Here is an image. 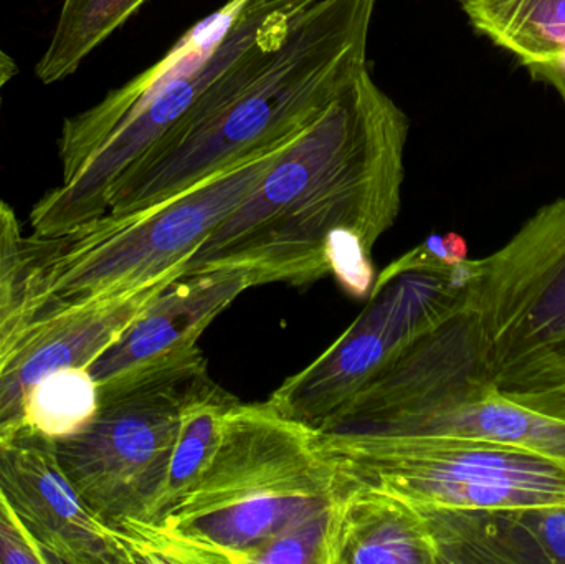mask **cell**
Here are the masks:
<instances>
[{
	"label": "cell",
	"mask_w": 565,
	"mask_h": 564,
	"mask_svg": "<svg viewBox=\"0 0 565 564\" xmlns=\"http://www.w3.org/2000/svg\"><path fill=\"white\" fill-rule=\"evenodd\" d=\"M207 376L201 351L103 394L98 411L82 429L52 440L83 502L96 519L128 539L132 553L136 539L161 517L182 406Z\"/></svg>",
	"instance_id": "obj_7"
},
{
	"label": "cell",
	"mask_w": 565,
	"mask_h": 564,
	"mask_svg": "<svg viewBox=\"0 0 565 564\" xmlns=\"http://www.w3.org/2000/svg\"><path fill=\"white\" fill-rule=\"evenodd\" d=\"M467 258L468 245L465 238L455 232H448L444 235H430L382 272L385 274L407 270L444 272L457 267Z\"/></svg>",
	"instance_id": "obj_23"
},
{
	"label": "cell",
	"mask_w": 565,
	"mask_h": 564,
	"mask_svg": "<svg viewBox=\"0 0 565 564\" xmlns=\"http://www.w3.org/2000/svg\"><path fill=\"white\" fill-rule=\"evenodd\" d=\"M315 0H227L151 68L63 123L62 184L30 212L33 234L65 237L108 212L119 175L252 49Z\"/></svg>",
	"instance_id": "obj_3"
},
{
	"label": "cell",
	"mask_w": 565,
	"mask_h": 564,
	"mask_svg": "<svg viewBox=\"0 0 565 564\" xmlns=\"http://www.w3.org/2000/svg\"><path fill=\"white\" fill-rule=\"evenodd\" d=\"M98 407V386L86 368L60 371L33 391L26 409L25 434H39L52 440L68 436L82 429Z\"/></svg>",
	"instance_id": "obj_20"
},
{
	"label": "cell",
	"mask_w": 565,
	"mask_h": 564,
	"mask_svg": "<svg viewBox=\"0 0 565 564\" xmlns=\"http://www.w3.org/2000/svg\"><path fill=\"white\" fill-rule=\"evenodd\" d=\"M335 496L318 430L268 401L238 403L194 486L136 539V562L252 564L265 543Z\"/></svg>",
	"instance_id": "obj_4"
},
{
	"label": "cell",
	"mask_w": 565,
	"mask_h": 564,
	"mask_svg": "<svg viewBox=\"0 0 565 564\" xmlns=\"http://www.w3.org/2000/svg\"><path fill=\"white\" fill-rule=\"evenodd\" d=\"M468 360L511 403L565 424V198L460 267L447 313Z\"/></svg>",
	"instance_id": "obj_5"
},
{
	"label": "cell",
	"mask_w": 565,
	"mask_h": 564,
	"mask_svg": "<svg viewBox=\"0 0 565 564\" xmlns=\"http://www.w3.org/2000/svg\"><path fill=\"white\" fill-rule=\"evenodd\" d=\"M0 564H46L0 486Z\"/></svg>",
	"instance_id": "obj_24"
},
{
	"label": "cell",
	"mask_w": 565,
	"mask_h": 564,
	"mask_svg": "<svg viewBox=\"0 0 565 564\" xmlns=\"http://www.w3.org/2000/svg\"><path fill=\"white\" fill-rule=\"evenodd\" d=\"M184 270L121 294L63 304L43 318L0 374V446L26 433L33 391L60 371L88 368Z\"/></svg>",
	"instance_id": "obj_12"
},
{
	"label": "cell",
	"mask_w": 565,
	"mask_h": 564,
	"mask_svg": "<svg viewBox=\"0 0 565 564\" xmlns=\"http://www.w3.org/2000/svg\"><path fill=\"white\" fill-rule=\"evenodd\" d=\"M371 248L355 232L341 228L332 232L326 241V264L334 275L339 287L354 298L371 295L375 274L371 262Z\"/></svg>",
	"instance_id": "obj_22"
},
{
	"label": "cell",
	"mask_w": 565,
	"mask_h": 564,
	"mask_svg": "<svg viewBox=\"0 0 565 564\" xmlns=\"http://www.w3.org/2000/svg\"><path fill=\"white\" fill-rule=\"evenodd\" d=\"M379 0H315L260 73L204 123L159 138L113 184L109 214L162 204L305 135L367 72Z\"/></svg>",
	"instance_id": "obj_2"
},
{
	"label": "cell",
	"mask_w": 565,
	"mask_h": 564,
	"mask_svg": "<svg viewBox=\"0 0 565 564\" xmlns=\"http://www.w3.org/2000/svg\"><path fill=\"white\" fill-rule=\"evenodd\" d=\"M292 142L238 162L154 207L129 214L106 212L65 235L50 272L53 295L62 304H75L185 270L192 255Z\"/></svg>",
	"instance_id": "obj_9"
},
{
	"label": "cell",
	"mask_w": 565,
	"mask_h": 564,
	"mask_svg": "<svg viewBox=\"0 0 565 564\" xmlns=\"http://www.w3.org/2000/svg\"><path fill=\"white\" fill-rule=\"evenodd\" d=\"M255 287L244 268H211L172 281L86 370L98 394L111 393L201 353L209 324Z\"/></svg>",
	"instance_id": "obj_13"
},
{
	"label": "cell",
	"mask_w": 565,
	"mask_h": 564,
	"mask_svg": "<svg viewBox=\"0 0 565 564\" xmlns=\"http://www.w3.org/2000/svg\"><path fill=\"white\" fill-rule=\"evenodd\" d=\"M238 403L241 401L234 394L214 383L211 376L202 380L189 394L182 406L181 423L172 449L171 466L162 496L161 517L204 472L217 453L225 419Z\"/></svg>",
	"instance_id": "obj_18"
},
{
	"label": "cell",
	"mask_w": 565,
	"mask_h": 564,
	"mask_svg": "<svg viewBox=\"0 0 565 564\" xmlns=\"http://www.w3.org/2000/svg\"><path fill=\"white\" fill-rule=\"evenodd\" d=\"M17 72L19 68H17L15 60L0 45V108H2L3 89L15 78Z\"/></svg>",
	"instance_id": "obj_25"
},
{
	"label": "cell",
	"mask_w": 565,
	"mask_h": 564,
	"mask_svg": "<svg viewBox=\"0 0 565 564\" xmlns=\"http://www.w3.org/2000/svg\"><path fill=\"white\" fill-rule=\"evenodd\" d=\"M148 0H63L49 49L36 63L40 82H60L73 75L116 30Z\"/></svg>",
	"instance_id": "obj_19"
},
{
	"label": "cell",
	"mask_w": 565,
	"mask_h": 564,
	"mask_svg": "<svg viewBox=\"0 0 565 564\" xmlns=\"http://www.w3.org/2000/svg\"><path fill=\"white\" fill-rule=\"evenodd\" d=\"M351 436H447L508 444L565 464V424L501 396L468 360L447 311L339 411Z\"/></svg>",
	"instance_id": "obj_6"
},
{
	"label": "cell",
	"mask_w": 565,
	"mask_h": 564,
	"mask_svg": "<svg viewBox=\"0 0 565 564\" xmlns=\"http://www.w3.org/2000/svg\"><path fill=\"white\" fill-rule=\"evenodd\" d=\"M335 483V564H437L430 530L411 503Z\"/></svg>",
	"instance_id": "obj_15"
},
{
	"label": "cell",
	"mask_w": 565,
	"mask_h": 564,
	"mask_svg": "<svg viewBox=\"0 0 565 564\" xmlns=\"http://www.w3.org/2000/svg\"><path fill=\"white\" fill-rule=\"evenodd\" d=\"M407 113L364 72L278 156L260 184L185 265L244 268L255 287L329 274L326 241L348 228L374 248L402 207Z\"/></svg>",
	"instance_id": "obj_1"
},
{
	"label": "cell",
	"mask_w": 565,
	"mask_h": 564,
	"mask_svg": "<svg viewBox=\"0 0 565 564\" xmlns=\"http://www.w3.org/2000/svg\"><path fill=\"white\" fill-rule=\"evenodd\" d=\"M458 287V265L444 272H381L358 320L321 357L282 381L268 403L318 429L451 307Z\"/></svg>",
	"instance_id": "obj_10"
},
{
	"label": "cell",
	"mask_w": 565,
	"mask_h": 564,
	"mask_svg": "<svg viewBox=\"0 0 565 564\" xmlns=\"http://www.w3.org/2000/svg\"><path fill=\"white\" fill-rule=\"evenodd\" d=\"M0 486L46 564H136L131 543L93 515L52 449L25 434L0 446Z\"/></svg>",
	"instance_id": "obj_11"
},
{
	"label": "cell",
	"mask_w": 565,
	"mask_h": 564,
	"mask_svg": "<svg viewBox=\"0 0 565 564\" xmlns=\"http://www.w3.org/2000/svg\"><path fill=\"white\" fill-rule=\"evenodd\" d=\"M252 564H335V499L265 543Z\"/></svg>",
	"instance_id": "obj_21"
},
{
	"label": "cell",
	"mask_w": 565,
	"mask_h": 564,
	"mask_svg": "<svg viewBox=\"0 0 565 564\" xmlns=\"http://www.w3.org/2000/svg\"><path fill=\"white\" fill-rule=\"evenodd\" d=\"M335 479L415 509L497 512L565 506V464L508 444L447 436H331Z\"/></svg>",
	"instance_id": "obj_8"
},
{
	"label": "cell",
	"mask_w": 565,
	"mask_h": 564,
	"mask_svg": "<svg viewBox=\"0 0 565 564\" xmlns=\"http://www.w3.org/2000/svg\"><path fill=\"white\" fill-rule=\"evenodd\" d=\"M477 35L510 53L565 105V0H458Z\"/></svg>",
	"instance_id": "obj_17"
},
{
	"label": "cell",
	"mask_w": 565,
	"mask_h": 564,
	"mask_svg": "<svg viewBox=\"0 0 565 564\" xmlns=\"http://www.w3.org/2000/svg\"><path fill=\"white\" fill-rule=\"evenodd\" d=\"M62 237H23L15 212L0 201V374L36 324L62 301L50 272Z\"/></svg>",
	"instance_id": "obj_16"
},
{
	"label": "cell",
	"mask_w": 565,
	"mask_h": 564,
	"mask_svg": "<svg viewBox=\"0 0 565 564\" xmlns=\"http://www.w3.org/2000/svg\"><path fill=\"white\" fill-rule=\"evenodd\" d=\"M415 510L430 530L437 564H565V506L497 512Z\"/></svg>",
	"instance_id": "obj_14"
}]
</instances>
